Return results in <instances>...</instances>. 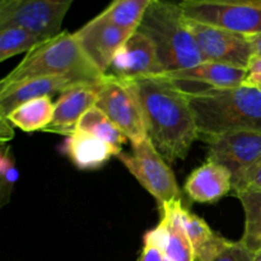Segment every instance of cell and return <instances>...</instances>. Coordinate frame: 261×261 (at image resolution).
<instances>
[{
	"label": "cell",
	"mask_w": 261,
	"mask_h": 261,
	"mask_svg": "<svg viewBox=\"0 0 261 261\" xmlns=\"http://www.w3.org/2000/svg\"><path fill=\"white\" fill-rule=\"evenodd\" d=\"M132 83L152 144L170 165L185 160L193 143L199 139L185 89L163 74L140 76L132 79Z\"/></svg>",
	"instance_id": "6da1fadb"
},
{
	"label": "cell",
	"mask_w": 261,
	"mask_h": 261,
	"mask_svg": "<svg viewBox=\"0 0 261 261\" xmlns=\"http://www.w3.org/2000/svg\"><path fill=\"white\" fill-rule=\"evenodd\" d=\"M199 139L231 132L261 133V89L241 84L232 88L186 91Z\"/></svg>",
	"instance_id": "7a4b0ae2"
},
{
	"label": "cell",
	"mask_w": 261,
	"mask_h": 261,
	"mask_svg": "<svg viewBox=\"0 0 261 261\" xmlns=\"http://www.w3.org/2000/svg\"><path fill=\"white\" fill-rule=\"evenodd\" d=\"M105 75L82 50L75 35L61 31L27 53L23 60L2 79L0 87L43 76H66L79 83L97 86Z\"/></svg>",
	"instance_id": "3957f363"
},
{
	"label": "cell",
	"mask_w": 261,
	"mask_h": 261,
	"mask_svg": "<svg viewBox=\"0 0 261 261\" xmlns=\"http://www.w3.org/2000/svg\"><path fill=\"white\" fill-rule=\"evenodd\" d=\"M137 31L153 41L163 73L205 61L189 28L185 13L176 3L153 0Z\"/></svg>",
	"instance_id": "277c9868"
},
{
	"label": "cell",
	"mask_w": 261,
	"mask_h": 261,
	"mask_svg": "<svg viewBox=\"0 0 261 261\" xmlns=\"http://www.w3.org/2000/svg\"><path fill=\"white\" fill-rule=\"evenodd\" d=\"M132 153L121 152L117 157L138 182L157 200L160 208L181 200V190L170 163L161 155L149 138L132 144Z\"/></svg>",
	"instance_id": "5b68a950"
},
{
	"label": "cell",
	"mask_w": 261,
	"mask_h": 261,
	"mask_svg": "<svg viewBox=\"0 0 261 261\" xmlns=\"http://www.w3.org/2000/svg\"><path fill=\"white\" fill-rule=\"evenodd\" d=\"M96 106L126 135L132 144L148 138L143 110L132 81L106 74L97 87Z\"/></svg>",
	"instance_id": "8992f818"
},
{
	"label": "cell",
	"mask_w": 261,
	"mask_h": 261,
	"mask_svg": "<svg viewBox=\"0 0 261 261\" xmlns=\"http://www.w3.org/2000/svg\"><path fill=\"white\" fill-rule=\"evenodd\" d=\"M190 19L251 36L261 33V4L247 0H184L178 4Z\"/></svg>",
	"instance_id": "52a82bcc"
},
{
	"label": "cell",
	"mask_w": 261,
	"mask_h": 261,
	"mask_svg": "<svg viewBox=\"0 0 261 261\" xmlns=\"http://www.w3.org/2000/svg\"><path fill=\"white\" fill-rule=\"evenodd\" d=\"M75 0H0V27L20 25L42 40L61 32L64 18Z\"/></svg>",
	"instance_id": "ba28073f"
},
{
	"label": "cell",
	"mask_w": 261,
	"mask_h": 261,
	"mask_svg": "<svg viewBox=\"0 0 261 261\" xmlns=\"http://www.w3.org/2000/svg\"><path fill=\"white\" fill-rule=\"evenodd\" d=\"M204 59L246 69L254 56L247 36L186 17Z\"/></svg>",
	"instance_id": "9c48e42d"
},
{
	"label": "cell",
	"mask_w": 261,
	"mask_h": 261,
	"mask_svg": "<svg viewBox=\"0 0 261 261\" xmlns=\"http://www.w3.org/2000/svg\"><path fill=\"white\" fill-rule=\"evenodd\" d=\"M208 161L224 166L232 173L233 182L239 180L261 157L260 132H231L204 139Z\"/></svg>",
	"instance_id": "30bf717a"
},
{
	"label": "cell",
	"mask_w": 261,
	"mask_h": 261,
	"mask_svg": "<svg viewBox=\"0 0 261 261\" xmlns=\"http://www.w3.org/2000/svg\"><path fill=\"white\" fill-rule=\"evenodd\" d=\"M134 32L124 30L97 15L74 32L82 50L103 74H107L115 54Z\"/></svg>",
	"instance_id": "8fae6325"
},
{
	"label": "cell",
	"mask_w": 261,
	"mask_h": 261,
	"mask_svg": "<svg viewBox=\"0 0 261 261\" xmlns=\"http://www.w3.org/2000/svg\"><path fill=\"white\" fill-rule=\"evenodd\" d=\"M162 73L154 43L140 31H135L117 50L107 71V74L129 81Z\"/></svg>",
	"instance_id": "7c38bea8"
},
{
	"label": "cell",
	"mask_w": 261,
	"mask_h": 261,
	"mask_svg": "<svg viewBox=\"0 0 261 261\" xmlns=\"http://www.w3.org/2000/svg\"><path fill=\"white\" fill-rule=\"evenodd\" d=\"M182 200H175L161 209V221L155 228L147 232L171 261H195L193 245L180 219Z\"/></svg>",
	"instance_id": "4fadbf2b"
},
{
	"label": "cell",
	"mask_w": 261,
	"mask_h": 261,
	"mask_svg": "<svg viewBox=\"0 0 261 261\" xmlns=\"http://www.w3.org/2000/svg\"><path fill=\"white\" fill-rule=\"evenodd\" d=\"M83 83L66 76H43L0 87V116L7 117L19 105L40 97L70 91ZM91 86V84H89Z\"/></svg>",
	"instance_id": "5bb4252c"
},
{
	"label": "cell",
	"mask_w": 261,
	"mask_h": 261,
	"mask_svg": "<svg viewBox=\"0 0 261 261\" xmlns=\"http://www.w3.org/2000/svg\"><path fill=\"white\" fill-rule=\"evenodd\" d=\"M97 86H78L66 91L59 97L55 103V112L51 124L43 132L51 134L71 135L76 132L79 120L84 114L96 106Z\"/></svg>",
	"instance_id": "9a60e30c"
},
{
	"label": "cell",
	"mask_w": 261,
	"mask_h": 261,
	"mask_svg": "<svg viewBox=\"0 0 261 261\" xmlns=\"http://www.w3.org/2000/svg\"><path fill=\"white\" fill-rule=\"evenodd\" d=\"M233 189L232 173L219 163L206 161L195 168L185 184V193L195 203L211 204L228 195Z\"/></svg>",
	"instance_id": "2e32d148"
},
{
	"label": "cell",
	"mask_w": 261,
	"mask_h": 261,
	"mask_svg": "<svg viewBox=\"0 0 261 261\" xmlns=\"http://www.w3.org/2000/svg\"><path fill=\"white\" fill-rule=\"evenodd\" d=\"M162 74L178 84L182 82H195L206 84L208 88H232L244 84L246 69L205 60L191 68Z\"/></svg>",
	"instance_id": "e0dca14e"
},
{
	"label": "cell",
	"mask_w": 261,
	"mask_h": 261,
	"mask_svg": "<svg viewBox=\"0 0 261 261\" xmlns=\"http://www.w3.org/2000/svg\"><path fill=\"white\" fill-rule=\"evenodd\" d=\"M121 152L105 140L79 130L69 135L64 144V153L79 170H96L102 167L110 158L119 155Z\"/></svg>",
	"instance_id": "ac0fdd59"
},
{
	"label": "cell",
	"mask_w": 261,
	"mask_h": 261,
	"mask_svg": "<svg viewBox=\"0 0 261 261\" xmlns=\"http://www.w3.org/2000/svg\"><path fill=\"white\" fill-rule=\"evenodd\" d=\"M180 219L193 245L195 261H213L229 244V240L214 232L203 218L181 205Z\"/></svg>",
	"instance_id": "d6986e66"
},
{
	"label": "cell",
	"mask_w": 261,
	"mask_h": 261,
	"mask_svg": "<svg viewBox=\"0 0 261 261\" xmlns=\"http://www.w3.org/2000/svg\"><path fill=\"white\" fill-rule=\"evenodd\" d=\"M55 112V103L51 97L45 96L31 99L13 110L7 119L13 126L19 127L24 133H35L45 130L51 124Z\"/></svg>",
	"instance_id": "ffe728a7"
},
{
	"label": "cell",
	"mask_w": 261,
	"mask_h": 261,
	"mask_svg": "<svg viewBox=\"0 0 261 261\" xmlns=\"http://www.w3.org/2000/svg\"><path fill=\"white\" fill-rule=\"evenodd\" d=\"M245 212V231L240 241L252 252L261 246V190L236 191Z\"/></svg>",
	"instance_id": "44dd1931"
},
{
	"label": "cell",
	"mask_w": 261,
	"mask_h": 261,
	"mask_svg": "<svg viewBox=\"0 0 261 261\" xmlns=\"http://www.w3.org/2000/svg\"><path fill=\"white\" fill-rule=\"evenodd\" d=\"M76 130L94 135V137L105 140V142H107L112 147L117 148L120 150H121L122 145L126 144V142L129 140L126 135L97 106L89 109L82 116V119L78 122V126H76Z\"/></svg>",
	"instance_id": "7402d4cb"
},
{
	"label": "cell",
	"mask_w": 261,
	"mask_h": 261,
	"mask_svg": "<svg viewBox=\"0 0 261 261\" xmlns=\"http://www.w3.org/2000/svg\"><path fill=\"white\" fill-rule=\"evenodd\" d=\"M152 2L153 0H119L111 3L99 15L117 27L135 32Z\"/></svg>",
	"instance_id": "603a6c76"
},
{
	"label": "cell",
	"mask_w": 261,
	"mask_h": 261,
	"mask_svg": "<svg viewBox=\"0 0 261 261\" xmlns=\"http://www.w3.org/2000/svg\"><path fill=\"white\" fill-rule=\"evenodd\" d=\"M41 37L20 25L0 27V61H5L22 53H30L42 42Z\"/></svg>",
	"instance_id": "cb8c5ba5"
},
{
	"label": "cell",
	"mask_w": 261,
	"mask_h": 261,
	"mask_svg": "<svg viewBox=\"0 0 261 261\" xmlns=\"http://www.w3.org/2000/svg\"><path fill=\"white\" fill-rule=\"evenodd\" d=\"M19 178L10 144H2L0 149V203H8L14 185Z\"/></svg>",
	"instance_id": "d4e9b609"
},
{
	"label": "cell",
	"mask_w": 261,
	"mask_h": 261,
	"mask_svg": "<svg viewBox=\"0 0 261 261\" xmlns=\"http://www.w3.org/2000/svg\"><path fill=\"white\" fill-rule=\"evenodd\" d=\"M246 189H251V190H261V157L246 172L233 182V190L234 193L240 190H246Z\"/></svg>",
	"instance_id": "484cf974"
},
{
	"label": "cell",
	"mask_w": 261,
	"mask_h": 261,
	"mask_svg": "<svg viewBox=\"0 0 261 261\" xmlns=\"http://www.w3.org/2000/svg\"><path fill=\"white\" fill-rule=\"evenodd\" d=\"M213 261H254V252L241 241H231Z\"/></svg>",
	"instance_id": "4316f807"
},
{
	"label": "cell",
	"mask_w": 261,
	"mask_h": 261,
	"mask_svg": "<svg viewBox=\"0 0 261 261\" xmlns=\"http://www.w3.org/2000/svg\"><path fill=\"white\" fill-rule=\"evenodd\" d=\"M166 255L163 252L162 247L152 239L148 236L147 233L144 234V246H143L142 252H140L139 257L137 261H165Z\"/></svg>",
	"instance_id": "83f0119b"
},
{
	"label": "cell",
	"mask_w": 261,
	"mask_h": 261,
	"mask_svg": "<svg viewBox=\"0 0 261 261\" xmlns=\"http://www.w3.org/2000/svg\"><path fill=\"white\" fill-rule=\"evenodd\" d=\"M244 84L261 89V56H252L250 60Z\"/></svg>",
	"instance_id": "f1b7e54d"
},
{
	"label": "cell",
	"mask_w": 261,
	"mask_h": 261,
	"mask_svg": "<svg viewBox=\"0 0 261 261\" xmlns=\"http://www.w3.org/2000/svg\"><path fill=\"white\" fill-rule=\"evenodd\" d=\"M14 137V130H13V125L7 117L0 116V142L2 144H8L10 139Z\"/></svg>",
	"instance_id": "f546056e"
},
{
	"label": "cell",
	"mask_w": 261,
	"mask_h": 261,
	"mask_svg": "<svg viewBox=\"0 0 261 261\" xmlns=\"http://www.w3.org/2000/svg\"><path fill=\"white\" fill-rule=\"evenodd\" d=\"M247 38H249L250 43H251L254 56H261V33L247 36Z\"/></svg>",
	"instance_id": "4dcf8cb0"
},
{
	"label": "cell",
	"mask_w": 261,
	"mask_h": 261,
	"mask_svg": "<svg viewBox=\"0 0 261 261\" xmlns=\"http://www.w3.org/2000/svg\"><path fill=\"white\" fill-rule=\"evenodd\" d=\"M254 261H261V246L254 251Z\"/></svg>",
	"instance_id": "1f68e13d"
},
{
	"label": "cell",
	"mask_w": 261,
	"mask_h": 261,
	"mask_svg": "<svg viewBox=\"0 0 261 261\" xmlns=\"http://www.w3.org/2000/svg\"><path fill=\"white\" fill-rule=\"evenodd\" d=\"M166 2H171V3H176V4H180V3H182L184 0H166Z\"/></svg>",
	"instance_id": "d6a6232c"
},
{
	"label": "cell",
	"mask_w": 261,
	"mask_h": 261,
	"mask_svg": "<svg viewBox=\"0 0 261 261\" xmlns=\"http://www.w3.org/2000/svg\"><path fill=\"white\" fill-rule=\"evenodd\" d=\"M247 2H252V3H257V4H261V0H247Z\"/></svg>",
	"instance_id": "836d02e7"
},
{
	"label": "cell",
	"mask_w": 261,
	"mask_h": 261,
	"mask_svg": "<svg viewBox=\"0 0 261 261\" xmlns=\"http://www.w3.org/2000/svg\"><path fill=\"white\" fill-rule=\"evenodd\" d=\"M165 261H171V260H170V259H167V257H166V260H165Z\"/></svg>",
	"instance_id": "e575fe53"
},
{
	"label": "cell",
	"mask_w": 261,
	"mask_h": 261,
	"mask_svg": "<svg viewBox=\"0 0 261 261\" xmlns=\"http://www.w3.org/2000/svg\"><path fill=\"white\" fill-rule=\"evenodd\" d=\"M114 2H119V0H112V2H111V3H114Z\"/></svg>",
	"instance_id": "d590c367"
}]
</instances>
